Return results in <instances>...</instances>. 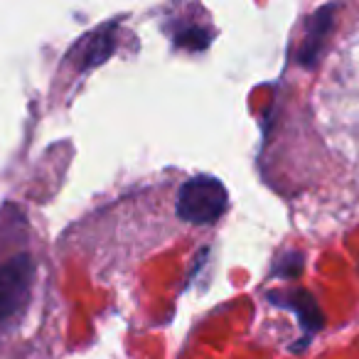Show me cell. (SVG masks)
Masks as SVG:
<instances>
[{
	"instance_id": "6da1fadb",
	"label": "cell",
	"mask_w": 359,
	"mask_h": 359,
	"mask_svg": "<svg viewBox=\"0 0 359 359\" xmlns=\"http://www.w3.org/2000/svg\"><path fill=\"white\" fill-rule=\"evenodd\" d=\"M226 190L217 177L202 175L180 185L177 215L190 224H212L226 212Z\"/></svg>"
},
{
	"instance_id": "7a4b0ae2",
	"label": "cell",
	"mask_w": 359,
	"mask_h": 359,
	"mask_svg": "<svg viewBox=\"0 0 359 359\" xmlns=\"http://www.w3.org/2000/svg\"><path fill=\"white\" fill-rule=\"evenodd\" d=\"M32 278H35V264L30 254H20L0 266V325L25 310Z\"/></svg>"
},
{
	"instance_id": "3957f363",
	"label": "cell",
	"mask_w": 359,
	"mask_h": 359,
	"mask_svg": "<svg viewBox=\"0 0 359 359\" xmlns=\"http://www.w3.org/2000/svg\"><path fill=\"white\" fill-rule=\"evenodd\" d=\"M99 35H101V32H99ZM89 47H91V52L86 55V62L81 65V69H86V67H91V65H96V62L104 60V57L111 52V47H114V42H111L109 37L101 35V40H91Z\"/></svg>"
}]
</instances>
